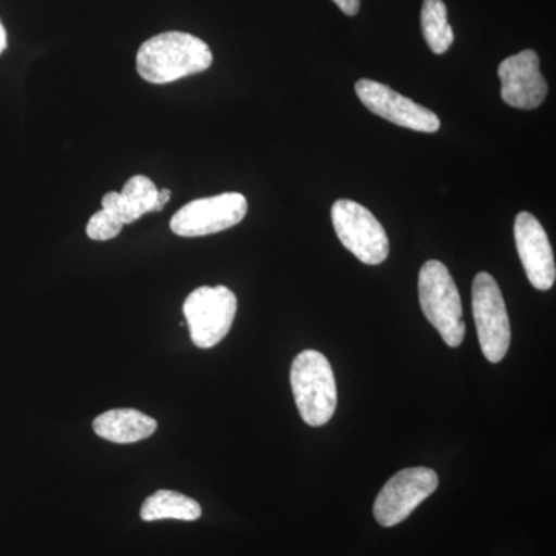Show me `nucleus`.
Returning <instances> with one entry per match:
<instances>
[{"label": "nucleus", "mask_w": 556, "mask_h": 556, "mask_svg": "<svg viewBox=\"0 0 556 556\" xmlns=\"http://www.w3.org/2000/svg\"><path fill=\"white\" fill-rule=\"evenodd\" d=\"M212 51L204 40L189 33L167 31L139 47L137 70L150 84H170L211 67Z\"/></svg>", "instance_id": "nucleus-1"}, {"label": "nucleus", "mask_w": 556, "mask_h": 556, "mask_svg": "<svg viewBox=\"0 0 556 556\" xmlns=\"http://www.w3.org/2000/svg\"><path fill=\"white\" fill-rule=\"evenodd\" d=\"M515 241L522 268L532 287L548 291L556 280L554 251L543 225L530 212H519L517 215Z\"/></svg>", "instance_id": "nucleus-11"}, {"label": "nucleus", "mask_w": 556, "mask_h": 556, "mask_svg": "<svg viewBox=\"0 0 556 556\" xmlns=\"http://www.w3.org/2000/svg\"><path fill=\"white\" fill-rule=\"evenodd\" d=\"M201 514L203 510L195 500L172 490H159L150 495L141 507V519L146 522L160 521V519L197 521Z\"/></svg>", "instance_id": "nucleus-14"}, {"label": "nucleus", "mask_w": 556, "mask_h": 556, "mask_svg": "<svg viewBox=\"0 0 556 556\" xmlns=\"http://www.w3.org/2000/svg\"><path fill=\"white\" fill-rule=\"evenodd\" d=\"M332 226L343 247L365 265H380L390 254L386 229L367 207L353 200H339L331 208Z\"/></svg>", "instance_id": "nucleus-5"}, {"label": "nucleus", "mask_w": 556, "mask_h": 556, "mask_svg": "<svg viewBox=\"0 0 556 556\" xmlns=\"http://www.w3.org/2000/svg\"><path fill=\"white\" fill-rule=\"evenodd\" d=\"M420 25L427 46L437 54H444L452 47L455 35L448 24L447 7L442 0H424Z\"/></svg>", "instance_id": "nucleus-15"}, {"label": "nucleus", "mask_w": 556, "mask_h": 556, "mask_svg": "<svg viewBox=\"0 0 556 556\" xmlns=\"http://www.w3.org/2000/svg\"><path fill=\"white\" fill-rule=\"evenodd\" d=\"M437 471L427 467H412L399 471L380 490L375 503V518L380 526L401 525L428 496L437 492Z\"/></svg>", "instance_id": "nucleus-8"}, {"label": "nucleus", "mask_w": 556, "mask_h": 556, "mask_svg": "<svg viewBox=\"0 0 556 556\" xmlns=\"http://www.w3.org/2000/svg\"><path fill=\"white\" fill-rule=\"evenodd\" d=\"M123 228L124 225H121L118 219L101 208L87 223V236L94 241H108L118 237Z\"/></svg>", "instance_id": "nucleus-16"}, {"label": "nucleus", "mask_w": 556, "mask_h": 556, "mask_svg": "<svg viewBox=\"0 0 556 556\" xmlns=\"http://www.w3.org/2000/svg\"><path fill=\"white\" fill-rule=\"evenodd\" d=\"M156 197L155 182L144 175H135L124 185L123 192H109L102 197V208L121 225H131L142 215L155 211Z\"/></svg>", "instance_id": "nucleus-12"}, {"label": "nucleus", "mask_w": 556, "mask_h": 556, "mask_svg": "<svg viewBox=\"0 0 556 556\" xmlns=\"http://www.w3.org/2000/svg\"><path fill=\"white\" fill-rule=\"evenodd\" d=\"M172 197L170 189L159 190V197H156L155 211H163L164 206L169 203Z\"/></svg>", "instance_id": "nucleus-18"}, {"label": "nucleus", "mask_w": 556, "mask_h": 556, "mask_svg": "<svg viewBox=\"0 0 556 556\" xmlns=\"http://www.w3.org/2000/svg\"><path fill=\"white\" fill-rule=\"evenodd\" d=\"M291 388L302 419L311 427L331 420L338 408V383L331 364L316 350H305L292 362Z\"/></svg>", "instance_id": "nucleus-2"}, {"label": "nucleus", "mask_w": 556, "mask_h": 556, "mask_svg": "<svg viewBox=\"0 0 556 556\" xmlns=\"http://www.w3.org/2000/svg\"><path fill=\"white\" fill-rule=\"evenodd\" d=\"M248 200L241 193L226 192L190 201L172 217V232L179 237H204L223 232L243 222Z\"/></svg>", "instance_id": "nucleus-7"}, {"label": "nucleus", "mask_w": 556, "mask_h": 556, "mask_svg": "<svg viewBox=\"0 0 556 556\" xmlns=\"http://www.w3.org/2000/svg\"><path fill=\"white\" fill-rule=\"evenodd\" d=\"M501 98L514 109L533 110L546 100L547 80L540 72L536 51L525 50L501 62L497 68Z\"/></svg>", "instance_id": "nucleus-10"}, {"label": "nucleus", "mask_w": 556, "mask_h": 556, "mask_svg": "<svg viewBox=\"0 0 556 556\" xmlns=\"http://www.w3.org/2000/svg\"><path fill=\"white\" fill-rule=\"evenodd\" d=\"M7 49V31L3 28L2 22H0V54Z\"/></svg>", "instance_id": "nucleus-19"}, {"label": "nucleus", "mask_w": 556, "mask_h": 556, "mask_svg": "<svg viewBox=\"0 0 556 556\" xmlns=\"http://www.w3.org/2000/svg\"><path fill=\"white\" fill-rule=\"evenodd\" d=\"M156 427L159 424L153 417L131 408L110 409L93 420L94 433L115 444H134L148 439Z\"/></svg>", "instance_id": "nucleus-13"}, {"label": "nucleus", "mask_w": 556, "mask_h": 556, "mask_svg": "<svg viewBox=\"0 0 556 556\" xmlns=\"http://www.w3.org/2000/svg\"><path fill=\"white\" fill-rule=\"evenodd\" d=\"M417 289L424 316L448 346H459L466 338V324L459 291L447 266L428 260L420 268Z\"/></svg>", "instance_id": "nucleus-3"}, {"label": "nucleus", "mask_w": 556, "mask_h": 556, "mask_svg": "<svg viewBox=\"0 0 556 556\" xmlns=\"http://www.w3.org/2000/svg\"><path fill=\"white\" fill-rule=\"evenodd\" d=\"M346 16H356L361 10V0H332Z\"/></svg>", "instance_id": "nucleus-17"}, {"label": "nucleus", "mask_w": 556, "mask_h": 556, "mask_svg": "<svg viewBox=\"0 0 556 556\" xmlns=\"http://www.w3.org/2000/svg\"><path fill=\"white\" fill-rule=\"evenodd\" d=\"M471 294L479 345L486 361L497 364L506 357L511 340L506 302L495 278L489 273H479L475 277Z\"/></svg>", "instance_id": "nucleus-6"}, {"label": "nucleus", "mask_w": 556, "mask_h": 556, "mask_svg": "<svg viewBox=\"0 0 556 556\" xmlns=\"http://www.w3.org/2000/svg\"><path fill=\"white\" fill-rule=\"evenodd\" d=\"M236 294L226 287H201L186 299L182 313L193 345L208 350L228 336L236 318Z\"/></svg>", "instance_id": "nucleus-4"}, {"label": "nucleus", "mask_w": 556, "mask_h": 556, "mask_svg": "<svg viewBox=\"0 0 556 556\" xmlns=\"http://www.w3.org/2000/svg\"><path fill=\"white\" fill-rule=\"evenodd\" d=\"M356 93L358 100L369 112L382 116L383 119L390 121L396 126L422 131V134H434L441 129V121L437 113L407 97H402L397 91L376 83V80H357Z\"/></svg>", "instance_id": "nucleus-9"}]
</instances>
